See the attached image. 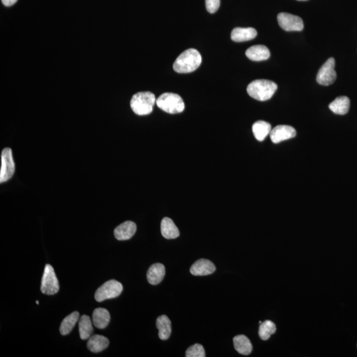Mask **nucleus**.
<instances>
[{
	"label": "nucleus",
	"instance_id": "nucleus-1",
	"mask_svg": "<svg viewBox=\"0 0 357 357\" xmlns=\"http://www.w3.org/2000/svg\"><path fill=\"white\" fill-rule=\"evenodd\" d=\"M201 62V55L198 51L193 49H188L177 58L174 62V69L177 73H191L199 68Z\"/></svg>",
	"mask_w": 357,
	"mask_h": 357
},
{
	"label": "nucleus",
	"instance_id": "nucleus-2",
	"mask_svg": "<svg viewBox=\"0 0 357 357\" xmlns=\"http://www.w3.org/2000/svg\"><path fill=\"white\" fill-rule=\"evenodd\" d=\"M277 89V85L275 82L267 80L253 81L247 87L249 95L260 102L270 100Z\"/></svg>",
	"mask_w": 357,
	"mask_h": 357
},
{
	"label": "nucleus",
	"instance_id": "nucleus-3",
	"mask_svg": "<svg viewBox=\"0 0 357 357\" xmlns=\"http://www.w3.org/2000/svg\"><path fill=\"white\" fill-rule=\"evenodd\" d=\"M156 103L154 94L149 91L138 92L132 96L131 107L134 113L138 115H147L153 111Z\"/></svg>",
	"mask_w": 357,
	"mask_h": 357
},
{
	"label": "nucleus",
	"instance_id": "nucleus-4",
	"mask_svg": "<svg viewBox=\"0 0 357 357\" xmlns=\"http://www.w3.org/2000/svg\"><path fill=\"white\" fill-rule=\"evenodd\" d=\"M156 103L159 109L170 114L180 113L185 109L183 99L176 93H163L157 99Z\"/></svg>",
	"mask_w": 357,
	"mask_h": 357
},
{
	"label": "nucleus",
	"instance_id": "nucleus-5",
	"mask_svg": "<svg viewBox=\"0 0 357 357\" xmlns=\"http://www.w3.org/2000/svg\"><path fill=\"white\" fill-rule=\"evenodd\" d=\"M123 287L121 282L116 280H108L102 285L95 294L96 301L99 302L118 297L122 293Z\"/></svg>",
	"mask_w": 357,
	"mask_h": 357
},
{
	"label": "nucleus",
	"instance_id": "nucleus-6",
	"mask_svg": "<svg viewBox=\"0 0 357 357\" xmlns=\"http://www.w3.org/2000/svg\"><path fill=\"white\" fill-rule=\"evenodd\" d=\"M59 282L53 267L46 264L42 277L40 291L44 295H54L59 291Z\"/></svg>",
	"mask_w": 357,
	"mask_h": 357
},
{
	"label": "nucleus",
	"instance_id": "nucleus-7",
	"mask_svg": "<svg viewBox=\"0 0 357 357\" xmlns=\"http://www.w3.org/2000/svg\"><path fill=\"white\" fill-rule=\"evenodd\" d=\"M2 166L0 170V183L10 180L15 173V163L12 150L10 148H4L2 152Z\"/></svg>",
	"mask_w": 357,
	"mask_h": 357
},
{
	"label": "nucleus",
	"instance_id": "nucleus-8",
	"mask_svg": "<svg viewBox=\"0 0 357 357\" xmlns=\"http://www.w3.org/2000/svg\"><path fill=\"white\" fill-rule=\"evenodd\" d=\"M336 61L334 58H330L325 62L321 68L319 69L316 77V81L319 84L329 85L334 84L337 78V74L335 70Z\"/></svg>",
	"mask_w": 357,
	"mask_h": 357
},
{
	"label": "nucleus",
	"instance_id": "nucleus-9",
	"mask_svg": "<svg viewBox=\"0 0 357 357\" xmlns=\"http://www.w3.org/2000/svg\"><path fill=\"white\" fill-rule=\"evenodd\" d=\"M277 20L280 28L286 31H301L304 29L302 19L291 13H280Z\"/></svg>",
	"mask_w": 357,
	"mask_h": 357
},
{
	"label": "nucleus",
	"instance_id": "nucleus-10",
	"mask_svg": "<svg viewBox=\"0 0 357 357\" xmlns=\"http://www.w3.org/2000/svg\"><path fill=\"white\" fill-rule=\"evenodd\" d=\"M296 135V130L289 125H278L271 130V140L273 143L278 144L289 140Z\"/></svg>",
	"mask_w": 357,
	"mask_h": 357
},
{
	"label": "nucleus",
	"instance_id": "nucleus-11",
	"mask_svg": "<svg viewBox=\"0 0 357 357\" xmlns=\"http://www.w3.org/2000/svg\"><path fill=\"white\" fill-rule=\"evenodd\" d=\"M216 271V267L212 261L206 259H201L193 264L190 272L195 276H206L212 274Z\"/></svg>",
	"mask_w": 357,
	"mask_h": 357
},
{
	"label": "nucleus",
	"instance_id": "nucleus-12",
	"mask_svg": "<svg viewBox=\"0 0 357 357\" xmlns=\"http://www.w3.org/2000/svg\"><path fill=\"white\" fill-rule=\"evenodd\" d=\"M136 232V224L132 221H126L114 229V235L116 240L124 241L131 239Z\"/></svg>",
	"mask_w": 357,
	"mask_h": 357
},
{
	"label": "nucleus",
	"instance_id": "nucleus-13",
	"mask_svg": "<svg viewBox=\"0 0 357 357\" xmlns=\"http://www.w3.org/2000/svg\"><path fill=\"white\" fill-rule=\"evenodd\" d=\"M247 57L253 61H264L269 59L271 53L268 48L264 45L251 46L246 52Z\"/></svg>",
	"mask_w": 357,
	"mask_h": 357
},
{
	"label": "nucleus",
	"instance_id": "nucleus-14",
	"mask_svg": "<svg viewBox=\"0 0 357 357\" xmlns=\"http://www.w3.org/2000/svg\"><path fill=\"white\" fill-rule=\"evenodd\" d=\"M257 35V31L251 28H236L233 29L231 33V39L233 41L241 42L248 41L255 39Z\"/></svg>",
	"mask_w": 357,
	"mask_h": 357
},
{
	"label": "nucleus",
	"instance_id": "nucleus-15",
	"mask_svg": "<svg viewBox=\"0 0 357 357\" xmlns=\"http://www.w3.org/2000/svg\"><path fill=\"white\" fill-rule=\"evenodd\" d=\"M165 274V269L163 265L161 264H153L150 267L147 272L148 281L152 285L158 284L162 281Z\"/></svg>",
	"mask_w": 357,
	"mask_h": 357
},
{
	"label": "nucleus",
	"instance_id": "nucleus-16",
	"mask_svg": "<svg viewBox=\"0 0 357 357\" xmlns=\"http://www.w3.org/2000/svg\"><path fill=\"white\" fill-rule=\"evenodd\" d=\"M109 345V341L107 338L100 335H94L88 339L87 347L89 351L97 353L107 349Z\"/></svg>",
	"mask_w": 357,
	"mask_h": 357
},
{
	"label": "nucleus",
	"instance_id": "nucleus-17",
	"mask_svg": "<svg viewBox=\"0 0 357 357\" xmlns=\"http://www.w3.org/2000/svg\"><path fill=\"white\" fill-rule=\"evenodd\" d=\"M110 319L111 316L109 311L102 307L96 309L92 315L93 325L98 329H105L109 325Z\"/></svg>",
	"mask_w": 357,
	"mask_h": 357
},
{
	"label": "nucleus",
	"instance_id": "nucleus-18",
	"mask_svg": "<svg viewBox=\"0 0 357 357\" xmlns=\"http://www.w3.org/2000/svg\"><path fill=\"white\" fill-rule=\"evenodd\" d=\"M161 235L166 239H176L179 236L178 228L170 218L165 217L161 222Z\"/></svg>",
	"mask_w": 357,
	"mask_h": 357
},
{
	"label": "nucleus",
	"instance_id": "nucleus-19",
	"mask_svg": "<svg viewBox=\"0 0 357 357\" xmlns=\"http://www.w3.org/2000/svg\"><path fill=\"white\" fill-rule=\"evenodd\" d=\"M235 349L240 354L248 355L252 352L253 346L251 341L244 335H239L234 337L233 340Z\"/></svg>",
	"mask_w": 357,
	"mask_h": 357
},
{
	"label": "nucleus",
	"instance_id": "nucleus-20",
	"mask_svg": "<svg viewBox=\"0 0 357 357\" xmlns=\"http://www.w3.org/2000/svg\"><path fill=\"white\" fill-rule=\"evenodd\" d=\"M329 109L333 113L340 115H344L349 112L350 108L349 99L346 96H341L337 98L333 102L329 105Z\"/></svg>",
	"mask_w": 357,
	"mask_h": 357
},
{
	"label": "nucleus",
	"instance_id": "nucleus-21",
	"mask_svg": "<svg viewBox=\"0 0 357 357\" xmlns=\"http://www.w3.org/2000/svg\"><path fill=\"white\" fill-rule=\"evenodd\" d=\"M157 328L159 330V338L161 340H167L172 334V323L167 316H159L156 320Z\"/></svg>",
	"mask_w": 357,
	"mask_h": 357
},
{
	"label": "nucleus",
	"instance_id": "nucleus-22",
	"mask_svg": "<svg viewBox=\"0 0 357 357\" xmlns=\"http://www.w3.org/2000/svg\"><path fill=\"white\" fill-rule=\"evenodd\" d=\"M271 130V125L264 121H257L252 127L253 133L255 138L260 142L264 141L270 134Z\"/></svg>",
	"mask_w": 357,
	"mask_h": 357
},
{
	"label": "nucleus",
	"instance_id": "nucleus-23",
	"mask_svg": "<svg viewBox=\"0 0 357 357\" xmlns=\"http://www.w3.org/2000/svg\"><path fill=\"white\" fill-rule=\"evenodd\" d=\"M80 314L78 312H74L63 320L60 327V332L62 336H66L73 329L74 326L79 320Z\"/></svg>",
	"mask_w": 357,
	"mask_h": 357
},
{
	"label": "nucleus",
	"instance_id": "nucleus-24",
	"mask_svg": "<svg viewBox=\"0 0 357 357\" xmlns=\"http://www.w3.org/2000/svg\"><path fill=\"white\" fill-rule=\"evenodd\" d=\"M93 329L91 318L87 315H83L79 320V332L80 338L86 340L90 338Z\"/></svg>",
	"mask_w": 357,
	"mask_h": 357
},
{
	"label": "nucleus",
	"instance_id": "nucleus-25",
	"mask_svg": "<svg viewBox=\"0 0 357 357\" xmlns=\"http://www.w3.org/2000/svg\"><path fill=\"white\" fill-rule=\"evenodd\" d=\"M276 325L275 323L271 322L270 320L265 321L260 324L259 328V338L261 339L262 340L267 341L268 340L271 335L275 333Z\"/></svg>",
	"mask_w": 357,
	"mask_h": 357
},
{
	"label": "nucleus",
	"instance_id": "nucleus-26",
	"mask_svg": "<svg viewBox=\"0 0 357 357\" xmlns=\"http://www.w3.org/2000/svg\"><path fill=\"white\" fill-rule=\"evenodd\" d=\"M185 356L187 357H205V351H204L203 346L198 344V343L191 346L186 351Z\"/></svg>",
	"mask_w": 357,
	"mask_h": 357
},
{
	"label": "nucleus",
	"instance_id": "nucleus-27",
	"mask_svg": "<svg viewBox=\"0 0 357 357\" xmlns=\"http://www.w3.org/2000/svg\"><path fill=\"white\" fill-rule=\"evenodd\" d=\"M220 5H221V0H206V10L210 13L217 12Z\"/></svg>",
	"mask_w": 357,
	"mask_h": 357
},
{
	"label": "nucleus",
	"instance_id": "nucleus-28",
	"mask_svg": "<svg viewBox=\"0 0 357 357\" xmlns=\"http://www.w3.org/2000/svg\"><path fill=\"white\" fill-rule=\"evenodd\" d=\"M4 5L7 7H10L15 4L17 2V0H2Z\"/></svg>",
	"mask_w": 357,
	"mask_h": 357
},
{
	"label": "nucleus",
	"instance_id": "nucleus-29",
	"mask_svg": "<svg viewBox=\"0 0 357 357\" xmlns=\"http://www.w3.org/2000/svg\"><path fill=\"white\" fill-rule=\"evenodd\" d=\"M36 303H37V304H39V301L38 300L36 301Z\"/></svg>",
	"mask_w": 357,
	"mask_h": 357
},
{
	"label": "nucleus",
	"instance_id": "nucleus-30",
	"mask_svg": "<svg viewBox=\"0 0 357 357\" xmlns=\"http://www.w3.org/2000/svg\"><path fill=\"white\" fill-rule=\"evenodd\" d=\"M298 1H307V0H298Z\"/></svg>",
	"mask_w": 357,
	"mask_h": 357
}]
</instances>
